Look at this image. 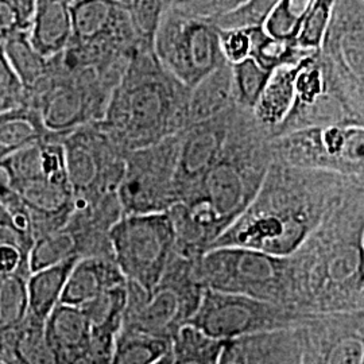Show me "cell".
Listing matches in <instances>:
<instances>
[{
  "label": "cell",
  "instance_id": "1",
  "mask_svg": "<svg viewBox=\"0 0 364 364\" xmlns=\"http://www.w3.org/2000/svg\"><path fill=\"white\" fill-rule=\"evenodd\" d=\"M272 134L239 107L216 164L195 191L168 210L176 251L201 255L251 204L273 162Z\"/></svg>",
  "mask_w": 364,
  "mask_h": 364
},
{
  "label": "cell",
  "instance_id": "2",
  "mask_svg": "<svg viewBox=\"0 0 364 364\" xmlns=\"http://www.w3.org/2000/svg\"><path fill=\"white\" fill-rule=\"evenodd\" d=\"M290 304L306 316L364 311V177L291 255Z\"/></svg>",
  "mask_w": 364,
  "mask_h": 364
},
{
  "label": "cell",
  "instance_id": "3",
  "mask_svg": "<svg viewBox=\"0 0 364 364\" xmlns=\"http://www.w3.org/2000/svg\"><path fill=\"white\" fill-rule=\"evenodd\" d=\"M323 170L273 161L247 209L209 247H246L289 257L321 224L352 181Z\"/></svg>",
  "mask_w": 364,
  "mask_h": 364
},
{
  "label": "cell",
  "instance_id": "4",
  "mask_svg": "<svg viewBox=\"0 0 364 364\" xmlns=\"http://www.w3.org/2000/svg\"><path fill=\"white\" fill-rule=\"evenodd\" d=\"M191 88L156 58L153 45L132 53L97 126L124 151L158 144L186 127Z\"/></svg>",
  "mask_w": 364,
  "mask_h": 364
},
{
  "label": "cell",
  "instance_id": "5",
  "mask_svg": "<svg viewBox=\"0 0 364 364\" xmlns=\"http://www.w3.org/2000/svg\"><path fill=\"white\" fill-rule=\"evenodd\" d=\"M63 136L31 144L0 165L10 188L26 207L36 239L64 227L75 210Z\"/></svg>",
  "mask_w": 364,
  "mask_h": 364
},
{
  "label": "cell",
  "instance_id": "6",
  "mask_svg": "<svg viewBox=\"0 0 364 364\" xmlns=\"http://www.w3.org/2000/svg\"><path fill=\"white\" fill-rule=\"evenodd\" d=\"M197 257L174 250L165 273L150 291L127 281L120 329L173 341L183 326L191 324L204 293L196 274Z\"/></svg>",
  "mask_w": 364,
  "mask_h": 364
},
{
  "label": "cell",
  "instance_id": "7",
  "mask_svg": "<svg viewBox=\"0 0 364 364\" xmlns=\"http://www.w3.org/2000/svg\"><path fill=\"white\" fill-rule=\"evenodd\" d=\"M196 274L204 289L263 299L293 309L289 257L234 246L210 248L197 257Z\"/></svg>",
  "mask_w": 364,
  "mask_h": 364
},
{
  "label": "cell",
  "instance_id": "8",
  "mask_svg": "<svg viewBox=\"0 0 364 364\" xmlns=\"http://www.w3.org/2000/svg\"><path fill=\"white\" fill-rule=\"evenodd\" d=\"M273 161L299 169L364 177V126L331 124L290 131L272 139Z\"/></svg>",
  "mask_w": 364,
  "mask_h": 364
},
{
  "label": "cell",
  "instance_id": "9",
  "mask_svg": "<svg viewBox=\"0 0 364 364\" xmlns=\"http://www.w3.org/2000/svg\"><path fill=\"white\" fill-rule=\"evenodd\" d=\"M114 260L129 282L150 291L176 250V230L168 212L123 215L109 230Z\"/></svg>",
  "mask_w": 364,
  "mask_h": 364
},
{
  "label": "cell",
  "instance_id": "10",
  "mask_svg": "<svg viewBox=\"0 0 364 364\" xmlns=\"http://www.w3.org/2000/svg\"><path fill=\"white\" fill-rule=\"evenodd\" d=\"M153 50L161 64L188 88L227 64L220 49L219 28L207 21L168 7L156 27Z\"/></svg>",
  "mask_w": 364,
  "mask_h": 364
},
{
  "label": "cell",
  "instance_id": "11",
  "mask_svg": "<svg viewBox=\"0 0 364 364\" xmlns=\"http://www.w3.org/2000/svg\"><path fill=\"white\" fill-rule=\"evenodd\" d=\"M343 123L364 126V107L352 100L320 52L311 53L299 63L293 105L273 138L306 127Z\"/></svg>",
  "mask_w": 364,
  "mask_h": 364
},
{
  "label": "cell",
  "instance_id": "12",
  "mask_svg": "<svg viewBox=\"0 0 364 364\" xmlns=\"http://www.w3.org/2000/svg\"><path fill=\"white\" fill-rule=\"evenodd\" d=\"M63 144L75 208L93 207L117 197L126 153L97 123L68 132Z\"/></svg>",
  "mask_w": 364,
  "mask_h": 364
},
{
  "label": "cell",
  "instance_id": "13",
  "mask_svg": "<svg viewBox=\"0 0 364 364\" xmlns=\"http://www.w3.org/2000/svg\"><path fill=\"white\" fill-rule=\"evenodd\" d=\"M178 146L180 132L126 153L117 191L122 215L161 213L177 204Z\"/></svg>",
  "mask_w": 364,
  "mask_h": 364
},
{
  "label": "cell",
  "instance_id": "14",
  "mask_svg": "<svg viewBox=\"0 0 364 364\" xmlns=\"http://www.w3.org/2000/svg\"><path fill=\"white\" fill-rule=\"evenodd\" d=\"M311 318V316L269 301L204 289L189 326L209 338L227 341L260 332L294 329Z\"/></svg>",
  "mask_w": 364,
  "mask_h": 364
},
{
  "label": "cell",
  "instance_id": "15",
  "mask_svg": "<svg viewBox=\"0 0 364 364\" xmlns=\"http://www.w3.org/2000/svg\"><path fill=\"white\" fill-rule=\"evenodd\" d=\"M356 105L364 107V0H336L318 49Z\"/></svg>",
  "mask_w": 364,
  "mask_h": 364
},
{
  "label": "cell",
  "instance_id": "16",
  "mask_svg": "<svg viewBox=\"0 0 364 364\" xmlns=\"http://www.w3.org/2000/svg\"><path fill=\"white\" fill-rule=\"evenodd\" d=\"M70 19L73 45L132 55L144 43L135 31L127 4L119 0H73Z\"/></svg>",
  "mask_w": 364,
  "mask_h": 364
},
{
  "label": "cell",
  "instance_id": "17",
  "mask_svg": "<svg viewBox=\"0 0 364 364\" xmlns=\"http://www.w3.org/2000/svg\"><path fill=\"white\" fill-rule=\"evenodd\" d=\"M299 335L301 364H364V311L314 316Z\"/></svg>",
  "mask_w": 364,
  "mask_h": 364
},
{
  "label": "cell",
  "instance_id": "18",
  "mask_svg": "<svg viewBox=\"0 0 364 364\" xmlns=\"http://www.w3.org/2000/svg\"><path fill=\"white\" fill-rule=\"evenodd\" d=\"M237 109V105H232L219 115L191 124L180 132L176 171L177 204L195 191L220 158Z\"/></svg>",
  "mask_w": 364,
  "mask_h": 364
},
{
  "label": "cell",
  "instance_id": "19",
  "mask_svg": "<svg viewBox=\"0 0 364 364\" xmlns=\"http://www.w3.org/2000/svg\"><path fill=\"white\" fill-rule=\"evenodd\" d=\"M299 328L227 340L218 364H301Z\"/></svg>",
  "mask_w": 364,
  "mask_h": 364
},
{
  "label": "cell",
  "instance_id": "20",
  "mask_svg": "<svg viewBox=\"0 0 364 364\" xmlns=\"http://www.w3.org/2000/svg\"><path fill=\"white\" fill-rule=\"evenodd\" d=\"M126 282V277L112 257L80 258L66 279L60 304L81 306L107 290Z\"/></svg>",
  "mask_w": 364,
  "mask_h": 364
},
{
  "label": "cell",
  "instance_id": "21",
  "mask_svg": "<svg viewBox=\"0 0 364 364\" xmlns=\"http://www.w3.org/2000/svg\"><path fill=\"white\" fill-rule=\"evenodd\" d=\"M3 364H66L45 333V321L33 316L0 338Z\"/></svg>",
  "mask_w": 364,
  "mask_h": 364
},
{
  "label": "cell",
  "instance_id": "22",
  "mask_svg": "<svg viewBox=\"0 0 364 364\" xmlns=\"http://www.w3.org/2000/svg\"><path fill=\"white\" fill-rule=\"evenodd\" d=\"M45 333L66 364L75 363L91 344L92 328L81 308L58 304L45 320Z\"/></svg>",
  "mask_w": 364,
  "mask_h": 364
},
{
  "label": "cell",
  "instance_id": "23",
  "mask_svg": "<svg viewBox=\"0 0 364 364\" xmlns=\"http://www.w3.org/2000/svg\"><path fill=\"white\" fill-rule=\"evenodd\" d=\"M73 0H37L28 38L46 58L63 52L72 39L70 3Z\"/></svg>",
  "mask_w": 364,
  "mask_h": 364
},
{
  "label": "cell",
  "instance_id": "24",
  "mask_svg": "<svg viewBox=\"0 0 364 364\" xmlns=\"http://www.w3.org/2000/svg\"><path fill=\"white\" fill-rule=\"evenodd\" d=\"M299 63L274 69L252 109L255 120L264 130L269 131L272 136L285 120L293 105Z\"/></svg>",
  "mask_w": 364,
  "mask_h": 364
},
{
  "label": "cell",
  "instance_id": "25",
  "mask_svg": "<svg viewBox=\"0 0 364 364\" xmlns=\"http://www.w3.org/2000/svg\"><path fill=\"white\" fill-rule=\"evenodd\" d=\"M232 105H236L232 91V69L230 64H224L191 88L186 127L216 117Z\"/></svg>",
  "mask_w": 364,
  "mask_h": 364
},
{
  "label": "cell",
  "instance_id": "26",
  "mask_svg": "<svg viewBox=\"0 0 364 364\" xmlns=\"http://www.w3.org/2000/svg\"><path fill=\"white\" fill-rule=\"evenodd\" d=\"M54 135L63 134L48 130L38 111L31 105L0 114V165L18 151Z\"/></svg>",
  "mask_w": 364,
  "mask_h": 364
},
{
  "label": "cell",
  "instance_id": "27",
  "mask_svg": "<svg viewBox=\"0 0 364 364\" xmlns=\"http://www.w3.org/2000/svg\"><path fill=\"white\" fill-rule=\"evenodd\" d=\"M78 258L31 272L27 278L28 314L45 321L53 309L60 304L66 279Z\"/></svg>",
  "mask_w": 364,
  "mask_h": 364
},
{
  "label": "cell",
  "instance_id": "28",
  "mask_svg": "<svg viewBox=\"0 0 364 364\" xmlns=\"http://www.w3.org/2000/svg\"><path fill=\"white\" fill-rule=\"evenodd\" d=\"M126 304L127 282L124 285L107 290L78 308H81V311L85 313L91 324L92 333L117 338L123 323Z\"/></svg>",
  "mask_w": 364,
  "mask_h": 364
},
{
  "label": "cell",
  "instance_id": "29",
  "mask_svg": "<svg viewBox=\"0 0 364 364\" xmlns=\"http://www.w3.org/2000/svg\"><path fill=\"white\" fill-rule=\"evenodd\" d=\"M251 41L250 57L262 68L273 72L279 66L299 64L302 58L313 52L299 49L294 41L270 36L263 26L247 27Z\"/></svg>",
  "mask_w": 364,
  "mask_h": 364
},
{
  "label": "cell",
  "instance_id": "30",
  "mask_svg": "<svg viewBox=\"0 0 364 364\" xmlns=\"http://www.w3.org/2000/svg\"><path fill=\"white\" fill-rule=\"evenodd\" d=\"M0 45L27 93L33 91L46 73L48 58L36 50L28 33H19Z\"/></svg>",
  "mask_w": 364,
  "mask_h": 364
},
{
  "label": "cell",
  "instance_id": "31",
  "mask_svg": "<svg viewBox=\"0 0 364 364\" xmlns=\"http://www.w3.org/2000/svg\"><path fill=\"white\" fill-rule=\"evenodd\" d=\"M171 348V341L120 329L114 341L111 364H153Z\"/></svg>",
  "mask_w": 364,
  "mask_h": 364
},
{
  "label": "cell",
  "instance_id": "32",
  "mask_svg": "<svg viewBox=\"0 0 364 364\" xmlns=\"http://www.w3.org/2000/svg\"><path fill=\"white\" fill-rule=\"evenodd\" d=\"M224 341L186 326L171 341V364H218Z\"/></svg>",
  "mask_w": 364,
  "mask_h": 364
},
{
  "label": "cell",
  "instance_id": "33",
  "mask_svg": "<svg viewBox=\"0 0 364 364\" xmlns=\"http://www.w3.org/2000/svg\"><path fill=\"white\" fill-rule=\"evenodd\" d=\"M27 278L0 277V338L21 326L28 316Z\"/></svg>",
  "mask_w": 364,
  "mask_h": 364
},
{
  "label": "cell",
  "instance_id": "34",
  "mask_svg": "<svg viewBox=\"0 0 364 364\" xmlns=\"http://www.w3.org/2000/svg\"><path fill=\"white\" fill-rule=\"evenodd\" d=\"M70 258L80 259L77 243L75 236L64 225L36 239L30 254V270L36 272Z\"/></svg>",
  "mask_w": 364,
  "mask_h": 364
},
{
  "label": "cell",
  "instance_id": "35",
  "mask_svg": "<svg viewBox=\"0 0 364 364\" xmlns=\"http://www.w3.org/2000/svg\"><path fill=\"white\" fill-rule=\"evenodd\" d=\"M231 69L235 105L252 112L272 72L262 68L251 57L231 65Z\"/></svg>",
  "mask_w": 364,
  "mask_h": 364
},
{
  "label": "cell",
  "instance_id": "36",
  "mask_svg": "<svg viewBox=\"0 0 364 364\" xmlns=\"http://www.w3.org/2000/svg\"><path fill=\"white\" fill-rule=\"evenodd\" d=\"M314 0H278L263 22V28L273 37L296 41Z\"/></svg>",
  "mask_w": 364,
  "mask_h": 364
},
{
  "label": "cell",
  "instance_id": "37",
  "mask_svg": "<svg viewBox=\"0 0 364 364\" xmlns=\"http://www.w3.org/2000/svg\"><path fill=\"white\" fill-rule=\"evenodd\" d=\"M335 1L336 0H314L294 41L299 49L306 52H317L320 49L332 18Z\"/></svg>",
  "mask_w": 364,
  "mask_h": 364
},
{
  "label": "cell",
  "instance_id": "38",
  "mask_svg": "<svg viewBox=\"0 0 364 364\" xmlns=\"http://www.w3.org/2000/svg\"><path fill=\"white\" fill-rule=\"evenodd\" d=\"M37 0H0V43L19 33H28Z\"/></svg>",
  "mask_w": 364,
  "mask_h": 364
},
{
  "label": "cell",
  "instance_id": "39",
  "mask_svg": "<svg viewBox=\"0 0 364 364\" xmlns=\"http://www.w3.org/2000/svg\"><path fill=\"white\" fill-rule=\"evenodd\" d=\"M247 1L248 0H176L169 7L188 16L215 22L221 16L239 10Z\"/></svg>",
  "mask_w": 364,
  "mask_h": 364
},
{
  "label": "cell",
  "instance_id": "40",
  "mask_svg": "<svg viewBox=\"0 0 364 364\" xmlns=\"http://www.w3.org/2000/svg\"><path fill=\"white\" fill-rule=\"evenodd\" d=\"M26 105V90L0 45V114Z\"/></svg>",
  "mask_w": 364,
  "mask_h": 364
},
{
  "label": "cell",
  "instance_id": "41",
  "mask_svg": "<svg viewBox=\"0 0 364 364\" xmlns=\"http://www.w3.org/2000/svg\"><path fill=\"white\" fill-rule=\"evenodd\" d=\"M277 1L278 0H248L243 7L232 14L221 16L213 23L219 28L262 26Z\"/></svg>",
  "mask_w": 364,
  "mask_h": 364
},
{
  "label": "cell",
  "instance_id": "42",
  "mask_svg": "<svg viewBox=\"0 0 364 364\" xmlns=\"http://www.w3.org/2000/svg\"><path fill=\"white\" fill-rule=\"evenodd\" d=\"M219 39L221 54L227 64L235 65L250 57L251 41L247 27L219 28Z\"/></svg>",
  "mask_w": 364,
  "mask_h": 364
},
{
  "label": "cell",
  "instance_id": "43",
  "mask_svg": "<svg viewBox=\"0 0 364 364\" xmlns=\"http://www.w3.org/2000/svg\"><path fill=\"white\" fill-rule=\"evenodd\" d=\"M115 338L92 333L91 344L75 363L72 364H111V355Z\"/></svg>",
  "mask_w": 364,
  "mask_h": 364
},
{
  "label": "cell",
  "instance_id": "44",
  "mask_svg": "<svg viewBox=\"0 0 364 364\" xmlns=\"http://www.w3.org/2000/svg\"><path fill=\"white\" fill-rule=\"evenodd\" d=\"M153 364H171V348H170L169 352H166L164 356H161V358Z\"/></svg>",
  "mask_w": 364,
  "mask_h": 364
},
{
  "label": "cell",
  "instance_id": "45",
  "mask_svg": "<svg viewBox=\"0 0 364 364\" xmlns=\"http://www.w3.org/2000/svg\"><path fill=\"white\" fill-rule=\"evenodd\" d=\"M0 364H3V363H1V362H0Z\"/></svg>",
  "mask_w": 364,
  "mask_h": 364
}]
</instances>
